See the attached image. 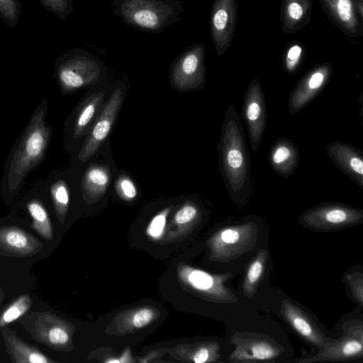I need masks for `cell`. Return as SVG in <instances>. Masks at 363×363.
<instances>
[{
    "label": "cell",
    "instance_id": "6da1fadb",
    "mask_svg": "<svg viewBox=\"0 0 363 363\" xmlns=\"http://www.w3.org/2000/svg\"><path fill=\"white\" fill-rule=\"evenodd\" d=\"M218 160L227 191L236 203L252 191L250 155L238 112L230 104L224 115L218 145Z\"/></svg>",
    "mask_w": 363,
    "mask_h": 363
},
{
    "label": "cell",
    "instance_id": "7a4b0ae2",
    "mask_svg": "<svg viewBox=\"0 0 363 363\" xmlns=\"http://www.w3.org/2000/svg\"><path fill=\"white\" fill-rule=\"evenodd\" d=\"M113 11L125 23L158 33L177 21L184 9L178 0H114Z\"/></svg>",
    "mask_w": 363,
    "mask_h": 363
},
{
    "label": "cell",
    "instance_id": "3957f363",
    "mask_svg": "<svg viewBox=\"0 0 363 363\" xmlns=\"http://www.w3.org/2000/svg\"><path fill=\"white\" fill-rule=\"evenodd\" d=\"M258 233V225L253 220L219 229L208 242L211 258L220 262L237 259L255 247Z\"/></svg>",
    "mask_w": 363,
    "mask_h": 363
},
{
    "label": "cell",
    "instance_id": "277c9868",
    "mask_svg": "<svg viewBox=\"0 0 363 363\" xmlns=\"http://www.w3.org/2000/svg\"><path fill=\"white\" fill-rule=\"evenodd\" d=\"M298 220L314 231L333 232L362 223L363 211L340 202L323 203L301 213Z\"/></svg>",
    "mask_w": 363,
    "mask_h": 363
},
{
    "label": "cell",
    "instance_id": "5b68a950",
    "mask_svg": "<svg viewBox=\"0 0 363 363\" xmlns=\"http://www.w3.org/2000/svg\"><path fill=\"white\" fill-rule=\"evenodd\" d=\"M343 334L337 340H329L321 347L320 352L299 362L310 363L322 361L342 362L357 359L363 356V323L354 319L342 325Z\"/></svg>",
    "mask_w": 363,
    "mask_h": 363
},
{
    "label": "cell",
    "instance_id": "8992f818",
    "mask_svg": "<svg viewBox=\"0 0 363 363\" xmlns=\"http://www.w3.org/2000/svg\"><path fill=\"white\" fill-rule=\"evenodd\" d=\"M235 349L228 357L232 363L272 362L284 352V347L267 336L236 333L230 338Z\"/></svg>",
    "mask_w": 363,
    "mask_h": 363
},
{
    "label": "cell",
    "instance_id": "52a82bcc",
    "mask_svg": "<svg viewBox=\"0 0 363 363\" xmlns=\"http://www.w3.org/2000/svg\"><path fill=\"white\" fill-rule=\"evenodd\" d=\"M205 46L195 43L185 50L176 60L171 71V81L180 90L194 89L205 82Z\"/></svg>",
    "mask_w": 363,
    "mask_h": 363
},
{
    "label": "cell",
    "instance_id": "ba28073f",
    "mask_svg": "<svg viewBox=\"0 0 363 363\" xmlns=\"http://www.w3.org/2000/svg\"><path fill=\"white\" fill-rule=\"evenodd\" d=\"M242 116L252 151L261 145L267 125V108L261 84L257 78L249 83L242 104Z\"/></svg>",
    "mask_w": 363,
    "mask_h": 363
},
{
    "label": "cell",
    "instance_id": "9c48e42d",
    "mask_svg": "<svg viewBox=\"0 0 363 363\" xmlns=\"http://www.w3.org/2000/svg\"><path fill=\"white\" fill-rule=\"evenodd\" d=\"M333 67L320 62L310 68L292 89L288 100L289 113L296 114L313 101L329 82Z\"/></svg>",
    "mask_w": 363,
    "mask_h": 363
},
{
    "label": "cell",
    "instance_id": "30bf717a",
    "mask_svg": "<svg viewBox=\"0 0 363 363\" xmlns=\"http://www.w3.org/2000/svg\"><path fill=\"white\" fill-rule=\"evenodd\" d=\"M238 20L237 0H213L210 28L218 55H223L231 45Z\"/></svg>",
    "mask_w": 363,
    "mask_h": 363
},
{
    "label": "cell",
    "instance_id": "8fae6325",
    "mask_svg": "<svg viewBox=\"0 0 363 363\" xmlns=\"http://www.w3.org/2000/svg\"><path fill=\"white\" fill-rule=\"evenodd\" d=\"M180 279L191 289L215 301L233 303L238 301L234 294L225 286L230 277L213 275L201 269L184 266L179 269Z\"/></svg>",
    "mask_w": 363,
    "mask_h": 363
},
{
    "label": "cell",
    "instance_id": "7c38bea8",
    "mask_svg": "<svg viewBox=\"0 0 363 363\" xmlns=\"http://www.w3.org/2000/svg\"><path fill=\"white\" fill-rule=\"evenodd\" d=\"M123 99L120 89H115L102 109L79 154V159L84 162L93 156L108 135L119 112Z\"/></svg>",
    "mask_w": 363,
    "mask_h": 363
},
{
    "label": "cell",
    "instance_id": "4fadbf2b",
    "mask_svg": "<svg viewBox=\"0 0 363 363\" xmlns=\"http://www.w3.org/2000/svg\"><path fill=\"white\" fill-rule=\"evenodd\" d=\"M101 69L92 58L74 55L67 58L58 69V77L67 89H76L95 83L99 78Z\"/></svg>",
    "mask_w": 363,
    "mask_h": 363
},
{
    "label": "cell",
    "instance_id": "5bb4252c",
    "mask_svg": "<svg viewBox=\"0 0 363 363\" xmlns=\"http://www.w3.org/2000/svg\"><path fill=\"white\" fill-rule=\"evenodd\" d=\"M325 151L337 168L363 189L362 150L351 144L336 140L328 143Z\"/></svg>",
    "mask_w": 363,
    "mask_h": 363
},
{
    "label": "cell",
    "instance_id": "9a60e30c",
    "mask_svg": "<svg viewBox=\"0 0 363 363\" xmlns=\"http://www.w3.org/2000/svg\"><path fill=\"white\" fill-rule=\"evenodd\" d=\"M280 313L289 325L304 340L321 349L328 339L313 318L287 298L282 300Z\"/></svg>",
    "mask_w": 363,
    "mask_h": 363
},
{
    "label": "cell",
    "instance_id": "2e32d148",
    "mask_svg": "<svg viewBox=\"0 0 363 363\" xmlns=\"http://www.w3.org/2000/svg\"><path fill=\"white\" fill-rule=\"evenodd\" d=\"M333 24L344 34L356 38L363 34V21L357 15L353 0H320Z\"/></svg>",
    "mask_w": 363,
    "mask_h": 363
},
{
    "label": "cell",
    "instance_id": "e0dca14e",
    "mask_svg": "<svg viewBox=\"0 0 363 363\" xmlns=\"http://www.w3.org/2000/svg\"><path fill=\"white\" fill-rule=\"evenodd\" d=\"M268 162L271 169L277 174L286 179L291 176L298 167V147L291 140L279 138L269 148Z\"/></svg>",
    "mask_w": 363,
    "mask_h": 363
},
{
    "label": "cell",
    "instance_id": "ac0fdd59",
    "mask_svg": "<svg viewBox=\"0 0 363 363\" xmlns=\"http://www.w3.org/2000/svg\"><path fill=\"white\" fill-rule=\"evenodd\" d=\"M312 0H282L280 24L283 32L293 35L306 27L312 16Z\"/></svg>",
    "mask_w": 363,
    "mask_h": 363
},
{
    "label": "cell",
    "instance_id": "d6986e66",
    "mask_svg": "<svg viewBox=\"0 0 363 363\" xmlns=\"http://www.w3.org/2000/svg\"><path fill=\"white\" fill-rule=\"evenodd\" d=\"M47 133L42 126L33 127L26 135L14 162V169L23 176L32 163L38 160L47 143ZM16 173V174H17Z\"/></svg>",
    "mask_w": 363,
    "mask_h": 363
},
{
    "label": "cell",
    "instance_id": "ffe728a7",
    "mask_svg": "<svg viewBox=\"0 0 363 363\" xmlns=\"http://www.w3.org/2000/svg\"><path fill=\"white\" fill-rule=\"evenodd\" d=\"M269 259L268 251L259 250L249 263L244 281L242 294L247 298H252L262 279Z\"/></svg>",
    "mask_w": 363,
    "mask_h": 363
},
{
    "label": "cell",
    "instance_id": "44dd1931",
    "mask_svg": "<svg viewBox=\"0 0 363 363\" xmlns=\"http://www.w3.org/2000/svg\"><path fill=\"white\" fill-rule=\"evenodd\" d=\"M110 179L108 167L93 165L86 170L84 174L83 186L89 196L98 197L106 192Z\"/></svg>",
    "mask_w": 363,
    "mask_h": 363
},
{
    "label": "cell",
    "instance_id": "7402d4cb",
    "mask_svg": "<svg viewBox=\"0 0 363 363\" xmlns=\"http://www.w3.org/2000/svg\"><path fill=\"white\" fill-rule=\"evenodd\" d=\"M104 97V94L103 92L95 93L84 101L76 120L74 130V137L75 138L81 136L91 123L99 106L101 105Z\"/></svg>",
    "mask_w": 363,
    "mask_h": 363
},
{
    "label": "cell",
    "instance_id": "603a6c76",
    "mask_svg": "<svg viewBox=\"0 0 363 363\" xmlns=\"http://www.w3.org/2000/svg\"><path fill=\"white\" fill-rule=\"evenodd\" d=\"M305 55L306 49L301 41L295 40L288 43L282 57L285 72L289 75H295L301 69Z\"/></svg>",
    "mask_w": 363,
    "mask_h": 363
},
{
    "label": "cell",
    "instance_id": "cb8c5ba5",
    "mask_svg": "<svg viewBox=\"0 0 363 363\" xmlns=\"http://www.w3.org/2000/svg\"><path fill=\"white\" fill-rule=\"evenodd\" d=\"M28 209L35 230L45 238H52L51 225L44 207L39 202L33 201L28 204Z\"/></svg>",
    "mask_w": 363,
    "mask_h": 363
},
{
    "label": "cell",
    "instance_id": "d4e9b609",
    "mask_svg": "<svg viewBox=\"0 0 363 363\" xmlns=\"http://www.w3.org/2000/svg\"><path fill=\"white\" fill-rule=\"evenodd\" d=\"M21 13L19 0H0V18L9 27L13 28Z\"/></svg>",
    "mask_w": 363,
    "mask_h": 363
},
{
    "label": "cell",
    "instance_id": "484cf974",
    "mask_svg": "<svg viewBox=\"0 0 363 363\" xmlns=\"http://www.w3.org/2000/svg\"><path fill=\"white\" fill-rule=\"evenodd\" d=\"M170 208H167L156 214L148 223L146 234L152 240H159L162 236L167 224V218Z\"/></svg>",
    "mask_w": 363,
    "mask_h": 363
},
{
    "label": "cell",
    "instance_id": "4316f807",
    "mask_svg": "<svg viewBox=\"0 0 363 363\" xmlns=\"http://www.w3.org/2000/svg\"><path fill=\"white\" fill-rule=\"evenodd\" d=\"M39 1L45 9L62 19L67 18L74 9L72 0Z\"/></svg>",
    "mask_w": 363,
    "mask_h": 363
},
{
    "label": "cell",
    "instance_id": "83f0119b",
    "mask_svg": "<svg viewBox=\"0 0 363 363\" xmlns=\"http://www.w3.org/2000/svg\"><path fill=\"white\" fill-rule=\"evenodd\" d=\"M201 216L199 207L193 202H187L176 212L174 221L179 225L189 224Z\"/></svg>",
    "mask_w": 363,
    "mask_h": 363
},
{
    "label": "cell",
    "instance_id": "f1b7e54d",
    "mask_svg": "<svg viewBox=\"0 0 363 363\" xmlns=\"http://www.w3.org/2000/svg\"><path fill=\"white\" fill-rule=\"evenodd\" d=\"M346 280L351 294L355 301L362 306L363 305V274L362 272L353 271L345 273Z\"/></svg>",
    "mask_w": 363,
    "mask_h": 363
},
{
    "label": "cell",
    "instance_id": "f546056e",
    "mask_svg": "<svg viewBox=\"0 0 363 363\" xmlns=\"http://www.w3.org/2000/svg\"><path fill=\"white\" fill-rule=\"evenodd\" d=\"M51 193L55 206L60 213H64L69 204V191L63 181L56 182L51 189Z\"/></svg>",
    "mask_w": 363,
    "mask_h": 363
},
{
    "label": "cell",
    "instance_id": "4dcf8cb0",
    "mask_svg": "<svg viewBox=\"0 0 363 363\" xmlns=\"http://www.w3.org/2000/svg\"><path fill=\"white\" fill-rule=\"evenodd\" d=\"M4 238L6 244L13 249L23 250L28 247L27 235L18 230L13 229L6 231Z\"/></svg>",
    "mask_w": 363,
    "mask_h": 363
},
{
    "label": "cell",
    "instance_id": "1f68e13d",
    "mask_svg": "<svg viewBox=\"0 0 363 363\" xmlns=\"http://www.w3.org/2000/svg\"><path fill=\"white\" fill-rule=\"evenodd\" d=\"M28 308L27 298H21L12 304L1 316V323H8L19 318Z\"/></svg>",
    "mask_w": 363,
    "mask_h": 363
},
{
    "label": "cell",
    "instance_id": "d6a6232c",
    "mask_svg": "<svg viewBox=\"0 0 363 363\" xmlns=\"http://www.w3.org/2000/svg\"><path fill=\"white\" fill-rule=\"evenodd\" d=\"M116 187L119 195L126 201L133 200L137 196L136 186L128 177H121L116 184Z\"/></svg>",
    "mask_w": 363,
    "mask_h": 363
},
{
    "label": "cell",
    "instance_id": "836d02e7",
    "mask_svg": "<svg viewBox=\"0 0 363 363\" xmlns=\"http://www.w3.org/2000/svg\"><path fill=\"white\" fill-rule=\"evenodd\" d=\"M154 318V312L149 308H143L137 311L131 318L132 325L137 328L147 325Z\"/></svg>",
    "mask_w": 363,
    "mask_h": 363
},
{
    "label": "cell",
    "instance_id": "e575fe53",
    "mask_svg": "<svg viewBox=\"0 0 363 363\" xmlns=\"http://www.w3.org/2000/svg\"><path fill=\"white\" fill-rule=\"evenodd\" d=\"M49 340L54 345H64L69 340V335L61 328H53L49 332Z\"/></svg>",
    "mask_w": 363,
    "mask_h": 363
},
{
    "label": "cell",
    "instance_id": "d590c367",
    "mask_svg": "<svg viewBox=\"0 0 363 363\" xmlns=\"http://www.w3.org/2000/svg\"><path fill=\"white\" fill-rule=\"evenodd\" d=\"M353 3L357 15L363 21V0H353Z\"/></svg>",
    "mask_w": 363,
    "mask_h": 363
}]
</instances>
